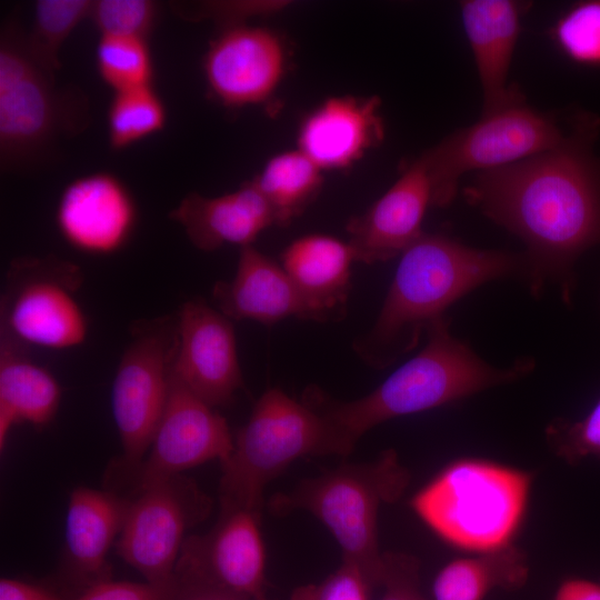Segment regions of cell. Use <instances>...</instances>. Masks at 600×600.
I'll return each mask as SVG.
<instances>
[{
  "instance_id": "6da1fadb",
  "label": "cell",
  "mask_w": 600,
  "mask_h": 600,
  "mask_svg": "<svg viewBox=\"0 0 600 600\" xmlns=\"http://www.w3.org/2000/svg\"><path fill=\"white\" fill-rule=\"evenodd\" d=\"M570 123L556 147L477 172L463 188L472 207L523 241L531 294L552 283L567 304L579 257L600 244V157L593 151L600 118L579 112Z\"/></svg>"
},
{
  "instance_id": "7a4b0ae2",
  "label": "cell",
  "mask_w": 600,
  "mask_h": 600,
  "mask_svg": "<svg viewBox=\"0 0 600 600\" xmlns=\"http://www.w3.org/2000/svg\"><path fill=\"white\" fill-rule=\"evenodd\" d=\"M526 271L523 254L423 232L401 253L377 320L353 349L367 364L387 368L414 349L422 332L466 294L498 279L524 280Z\"/></svg>"
},
{
  "instance_id": "3957f363",
  "label": "cell",
  "mask_w": 600,
  "mask_h": 600,
  "mask_svg": "<svg viewBox=\"0 0 600 600\" xmlns=\"http://www.w3.org/2000/svg\"><path fill=\"white\" fill-rule=\"evenodd\" d=\"M450 323L447 316L433 321L426 330L422 350L364 397L337 401L317 388L307 390L303 401L327 419L341 456L349 454L368 430L387 420L456 402L533 370L531 357H521L506 368L490 364L451 333Z\"/></svg>"
},
{
  "instance_id": "277c9868",
  "label": "cell",
  "mask_w": 600,
  "mask_h": 600,
  "mask_svg": "<svg viewBox=\"0 0 600 600\" xmlns=\"http://www.w3.org/2000/svg\"><path fill=\"white\" fill-rule=\"evenodd\" d=\"M532 474L490 460L451 462L411 499L417 517L446 543L472 553L511 546L528 504Z\"/></svg>"
},
{
  "instance_id": "5b68a950",
  "label": "cell",
  "mask_w": 600,
  "mask_h": 600,
  "mask_svg": "<svg viewBox=\"0 0 600 600\" xmlns=\"http://www.w3.org/2000/svg\"><path fill=\"white\" fill-rule=\"evenodd\" d=\"M410 481L393 450L374 460L342 463L299 482L290 492L269 501L274 514L306 510L319 519L339 543L343 562L357 566L374 584H382L384 553L378 544V514L382 504L398 500Z\"/></svg>"
},
{
  "instance_id": "8992f818",
  "label": "cell",
  "mask_w": 600,
  "mask_h": 600,
  "mask_svg": "<svg viewBox=\"0 0 600 600\" xmlns=\"http://www.w3.org/2000/svg\"><path fill=\"white\" fill-rule=\"evenodd\" d=\"M328 454H340V449L327 419L303 400L277 388L267 390L221 462V510L260 512L264 488L272 479L299 458Z\"/></svg>"
},
{
  "instance_id": "52a82bcc",
  "label": "cell",
  "mask_w": 600,
  "mask_h": 600,
  "mask_svg": "<svg viewBox=\"0 0 600 600\" xmlns=\"http://www.w3.org/2000/svg\"><path fill=\"white\" fill-rule=\"evenodd\" d=\"M74 101L32 54L27 36L8 24L0 40V156L4 170L37 161L61 130L77 128Z\"/></svg>"
},
{
  "instance_id": "ba28073f",
  "label": "cell",
  "mask_w": 600,
  "mask_h": 600,
  "mask_svg": "<svg viewBox=\"0 0 600 600\" xmlns=\"http://www.w3.org/2000/svg\"><path fill=\"white\" fill-rule=\"evenodd\" d=\"M566 131L550 113L524 100L459 129L426 150L433 189V207H447L456 198L468 172L504 167L556 147Z\"/></svg>"
},
{
  "instance_id": "9c48e42d",
  "label": "cell",
  "mask_w": 600,
  "mask_h": 600,
  "mask_svg": "<svg viewBox=\"0 0 600 600\" xmlns=\"http://www.w3.org/2000/svg\"><path fill=\"white\" fill-rule=\"evenodd\" d=\"M178 346L177 317L138 322L111 388V409L122 446L119 476L132 481L164 411Z\"/></svg>"
},
{
  "instance_id": "30bf717a",
  "label": "cell",
  "mask_w": 600,
  "mask_h": 600,
  "mask_svg": "<svg viewBox=\"0 0 600 600\" xmlns=\"http://www.w3.org/2000/svg\"><path fill=\"white\" fill-rule=\"evenodd\" d=\"M82 281L78 266L53 256L13 260L1 298V337L20 347L81 344L88 334L87 318L76 299Z\"/></svg>"
},
{
  "instance_id": "8fae6325",
  "label": "cell",
  "mask_w": 600,
  "mask_h": 600,
  "mask_svg": "<svg viewBox=\"0 0 600 600\" xmlns=\"http://www.w3.org/2000/svg\"><path fill=\"white\" fill-rule=\"evenodd\" d=\"M129 500L117 553L147 582L169 586L184 533L210 512L211 501L181 474L156 482Z\"/></svg>"
},
{
  "instance_id": "7c38bea8",
  "label": "cell",
  "mask_w": 600,
  "mask_h": 600,
  "mask_svg": "<svg viewBox=\"0 0 600 600\" xmlns=\"http://www.w3.org/2000/svg\"><path fill=\"white\" fill-rule=\"evenodd\" d=\"M227 420L172 373L167 404L149 451L133 477V492L233 450Z\"/></svg>"
},
{
  "instance_id": "4fadbf2b",
  "label": "cell",
  "mask_w": 600,
  "mask_h": 600,
  "mask_svg": "<svg viewBox=\"0 0 600 600\" xmlns=\"http://www.w3.org/2000/svg\"><path fill=\"white\" fill-rule=\"evenodd\" d=\"M288 67V49L276 31L244 23L223 27L203 57L211 96L228 108L269 101Z\"/></svg>"
},
{
  "instance_id": "5bb4252c",
  "label": "cell",
  "mask_w": 600,
  "mask_h": 600,
  "mask_svg": "<svg viewBox=\"0 0 600 600\" xmlns=\"http://www.w3.org/2000/svg\"><path fill=\"white\" fill-rule=\"evenodd\" d=\"M177 324L173 376L209 406H227L243 386L229 318L203 299H190L179 309Z\"/></svg>"
},
{
  "instance_id": "9a60e30c",
  "label": "cell",
  "mask_w": 600,
  "mask_h": 600,
  "mask_svg": "<svg viewBox=\"0 0 600 600\" xmlns=\"http://www.w3.org/2000/svg\"><path fill=\"white\" fill-rule=\"evenodd\" d=\"M176 569L250 600L264 593L266 549L260 512L221 510L209 532L184 540Z\"/></svg>"
},
{
  "instance_id": "2e32d148",
  "label": "cell",
  "mask_w": 600,
  "mask_h": 600,
  "mask_svg": "<svg viewBox=\"0 0 600 600\" xmlns=\"http://www.w3.org/2000/svg\"><path fill=\"white\" fill-rule=\"evenodd\" d=\"M429 207H433V189L422 153L403 167L369 209L347 223L356 261L371 264L401 256L423 233L421 224Z\"/></svg>"
},
{
  "instance_id": "e0dca14e",
  "label": "cell",
  "mask_w": 600,
  "mask_h": 600,
  "mask_svg": "<svg viewBox=\"0 0 600 600\" xmlns=\"http://www.w3.org/2000/svg\"><path fill=\"white\" fill-rule=\"evenodd\" d=\"M138 219L134 199L109 172L71 181L60 194L56 222L64 240L79 251L111 254L130 239Z\"/></svg>"
},
{
  "instance_id": "ac0fdd59",
  "label": "cell",
  "mask_w": 600,
  "mask_h": 600,
  "mask_svg": "<svg viewBox=\"0 0 600 600\" xmlns=\"http://www.w3.org/2000/svg\"><path fill=\"white\" fill-rule=\"evenodd\" d=\"M531 3L514 0H466L460 13L482 89V116L524 100L509 83V70Z\"/></svg>"
},
{
  "instance_id": "d6986e66",
  "label": "cell",
  "mask_w": 600,
  "mask_h": 600,
  "mask_svg": "<svg viewBox=\"0 0 600 600\" xmlns=\"http://www.w3.org/2000/svg\"><path fill=\"white\" fill-rule=\"evenodd\" d=\"M377 96H336L301 121L298 149L322 171L351 167L384 138Z\"/></svg>"
},
{
  "instance_id": "ffe728a7",
  "label": "cell",
  "mask_w": 600,
  "mask_h": 600,
  "mask_svg": "<svg viewBox=\"0 0 600 600\" xmlns=\"http://www.w3.org/2000/svg\"><path fill=\"white\" fill-rule=\"evenodd\" d=\"M212 296L220 312L229 319L267 324L291 317L324 321L282 266L252 244L240 248L234 277L218 281Z\"/></svg>"
},
{
  "instance_id": "44dd1931",
  "label": "cell",
  "mask_w": 600,
  "mask_h": 600,
  "mask_svg": "<svg viewBox=\"0 0 600 600\" xmlns=\"http://www.w3.org/2000/svg\"><path fill=\"white\" fill-rule=\"evenodd\" d=\"M129 500L110 490L76 488L69 498L62 573L78 594L110 579L108 552L120 534Z\"/></svg>"
},
{
  "instance_id": "7402d4cb",
  "label": "cell",
  "mask_w": 600,
  "mask_h": 600,
  "mask_svg": "<svg viewBox=\"0 0 600 600\" xmlns=\"http://www.w3.org/2000/svg\"><path fill=\"white\" fill-rule=\"evenodd\" d=\"M169 218L203 251L224 244L251 246L262 231L276 226L268 202L252 181L218 197L190 192L170 211Z\"/></svg>"
},
{
  "instance_id": "603a6c76",
  "label": "cell",
  "mask_w": 600,
  "mask_h": 600,
  "mask_svg": "<svg viewBox=\"0 0 600 600\" xmlns=\"http://www.w3.org/2000/svg\"><path fill=\"white\" fill-rule=\"evenodd\" d=\"M353 261L350 244L327 234L300 237L281 253L282 268L320 310L324 321L344 316Z\"/></svg>"
},
{
  "instance_id": "cb8c5ba5",
  "label": "cell",
  "mask_w": 600,
  "mask_h": 600,
  "mask_svg": "<svg viewBox=\"0 0 600 600\" xmlns=\"http://www.w3.org/2000/svg\"><path fill=\"white\" fill-rule=\"evenodd\" d=\"M22 347L1 337L0 341V449L14 424L47 426L54 418L61 387L44 368L22 354Z\"/></svg>"
},
{
  "instance_id": "d4e9b609",
  "label": "cell",
  "mask_w": 600,
  "mask_h": 600,
  "mask_svg": "<svg viewBox=\"0 0 600 600\" xmlns=\"http://www.w3.org/2000/svg\"><path fill=\"white\" fill-rule=\"evenodd\" d=\"M522 551L502 550L458 558L446 564L433 582L434 600H482L493 588L514 589L528 577Z\"/></svg>"
},
{
  "instance_id": "484cf974",
  "label": "cell",
  "mask_w": 600,
  "mask_h": 600,
  "mask_svg": "<svg viewBox=\"0 0 600 600\" xmlns=\"http://www.w3.org/2000/svg\"><path fill=\"white\" fill-rule=\"evenodd\" d=\"M268 202L276 226L286 227L318 197L322 170L299 149L271 157L251 180Z\"/></svg>"
},
{
  "instance_id": "4316f807",
  "label": "cell",
  "mask_w": 600,
  "mask_h": 600,
  "mask_svg": "<svg viewBox=\"0 0 600 600\" xmlns=\"http://www.w3.org/2000/svg\"><path fill=\"white\" fill-rule=\"evenodd\" d=\"M167 109L152 86L114 92L108 110L111 149L123 150L161 130Z\"/></svg>"
},
{
  "instance_id": "83f0119b",
  "label": "cell",
  "mask_w": 600,
  "mask_h": 600,
  "mask_svg": "<svg viewBox=\"0 0 600 600\" xmlns=\"http://www.w3.org/2000/svg\"><path fill=\"white\" fill-rule=\"evenodd\" d=\"M96 63L101 79L114 92L152 86L153 62L147 38L101 34Z\"/></svg>"
},
{
  "instance_id": "f1b7e54d",
  "label": "cell",
  "mask_w": 600,
  "mask_h": 600,
  "mask_svg": "<svg viewBox=\"0 0 600 600\" xmlns=\"http://www.w3.org/2000/svg\"><path fill=\"white\" fill-rule=\"evenodd\" d=\"M93 1L39 0L34 4L33 26L27 37L34 58L50 72L60 68L59 51L72 30L89 13Z\"/></svg>"
},
{
  "instance_id": "f546056e",
  "label": "cell",
  "mask_w": 600,
  "mask_h": 600,
  "mask_svg": "<svg viewBox=\"0 0 600 600\" xmlns=\"http://www.w3.org/2000/svg\"><path fill=\"white\" fill-rule=\"evenodd\" d=\"M550 37L570 61L600 67V0L570 6L551 27Z\"/></svg>"
},
{
  "instance_id": "4dcf8cb0",
  "label": "cell",
  "mask_w": 600,
  "mask_h": 600,
  "mask_svg": "<svg viewBox=\"0 0 600 600\" xmlns=\"http://www.w3.org/2000/svg\"><path fill=\"white\" fill-rule=\"evenodd\" d=\"M159 10L150 0H98L89 13L101 34L147 38L152 31Z\"/></svg>"
},
{
  "instance_id": "1f68e13d",
  "label": "cell",
  "mask_w": 600,
  "mask_h": 600,
  "mask_svg": "<svg viewBox=\"0 0 600 600\" xmlns=\"http://www.w3.org/2000/svg\"><path fill=\"white\" fill-rule=\"evenodd\" d=\"M546 437L557 454L570 463L587 457L600 458V398L578 421H552L546 429Z\"/></svg>"
},
{
  "instance_id": "d6a6232c",
  "label": "cell",
  "mask_w": 600,
  "mask_h": 600,
  "mask_svg": "<svg viewBox=\"0 0 600 600\" xmlns=\"http://www.w3.org/2000/svg\"><path fill=\"white\" fill-rule=\"evenodd\" d=\"M372 586L357 566L342 562L322 582L297 588L291 600H369Z\"/></svg>"
},
{
  "instance_id": "836d02e7",
  "label": "cell",
  "mask_w": 600,
  "mask_h": 600,
  "mask_svg": "<svg viewBox=\"0 0 600 600\" xmlns=\"http://www.w3.org/2000/svg\"><path fill=\"white\" fill-rule=\"evenodd\" d=\"M386 588L381 600H427L419 590V566L416 558L404 553H384Z\"/></svg>"
},
{
  "instance_id": "e575fe53",
  "label": "cell",
  "mask_w": 600,
  "mask_h": 600,
  "mask_svg": "<svg viewBox=\"0 0 600 600\" xmlns=\"http://www.w3.org/2000/svg\"><path fill=\"white\" fill-rule=\"evenodd\" d=\"M286 3L282 1H216L202 2L192 13L198 19L211 18L222 22L223 27L240 24L254 16L271 13L281 10Z\"/></svg>"
},
{
  "instance_id": "d590c367",
  "label": "cell",
  "mask_w": 600,
  "mask_h": 600,
  "mask_svg": "<svg viewBox=\"0 0 600 600\" xmlns=\"http://www.w3.org/2000/svg\"><path fill=\"white\" fill-rule=\"evenodd\" d=\"M171 586L108 579L89 587L72 600H163Z\"/></svg>"
},
{
  "instance_id": "8d00e7d4",
  "label": "cell",
  "mask_w": 600,
  "mask_h": 600,
  "mask_svg": "<svg viewBox=\"0 0 600 600\" xmlns=\"http://www.w3.org/2000/svg\"><path fill=\"white\" fill-rule=\"evenodd\" d=\"M163 600H250L191 573L174 570L172 586Z\"/></svg>"
},
{
  "instance_id": "74e56055",
  "label": "cell",
  "mask_w": 600,
  "mask_h": 600,
  "mask_svg": "<svg viewBox=\"0 0 600 600\" xmlns=\"http://www.w3.org/2000/svg\"><path fill=\"white\" fill-rule=\"evenodd\" d=\"M0 600H64L59 594L32 583L17 579L2 578Z\"/></svg>"
},
{
  "instance_id": "f35d334b",
  "label": "cell",
  "mask_w": 600,
  "mask_h": 600,
  "mask_svg": "<svg viewBox=\"0 0 600 600\" xmlns=\"http://www.w3.org/2000/svg\"><path fill=\"white\" fill-rule=\"evenodd\" d=\"M554 600H600V583L583 578H570L558 588Z\"/></svg>"
},
{
  "instance_id": "ab89813d",
  "label": "cell",
  "mask_w": 600,
  "mask_h": 600,
  "mask_svg": "<svg viewBox=\"0 0 600 600\" xmlns=\"http://www.w3.org/2000/svg\"><path fill=\"white\" fill-rule=\"evenodd\" d=\"M253 600H268L264 593L257 596Z\"/></svg>"
}]
</instances>
